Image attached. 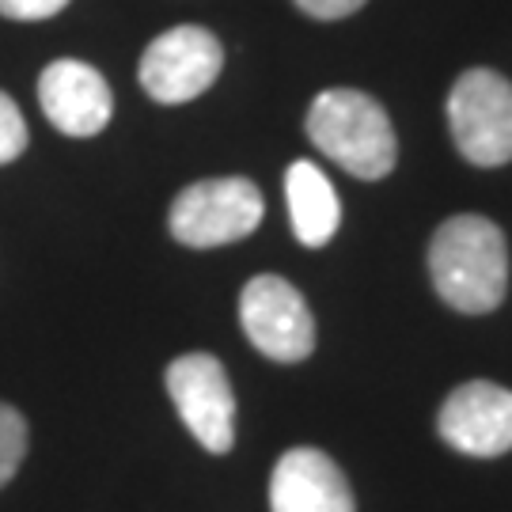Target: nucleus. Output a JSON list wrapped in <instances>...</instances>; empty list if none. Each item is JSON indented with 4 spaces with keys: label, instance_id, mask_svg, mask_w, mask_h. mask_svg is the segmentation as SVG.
I'll return each mask as SVG.
<instances>
[{
    "label": "nucleus",
    "instance_id": "nucleus-9",
    "mask_svg": "<svg viewBox=\"0 0 512 512\" xmlns=\"http://www.w3.org/2000/svg\"><path fill=\"white\" fill-rule=\"evenodd\" d=\"M38 103L50 126L65 137H95L114 114V95L99 69L76 57H61L38 76Z\"/></svg>",
    "mask_w": 512,
    "mask_h": 512
},
{
    "label": "nucleus",
    "instance_id": "nucleus-14",
    "mask_svg": "<svg viewBox=\"0 0 512 512\" xmlns=\"http://www.w3.org/2000/svg\"><path fill=\"white\" fill-rule=\"evenodd\" d=\"M69 0H0V16L19 19V23H35V19H50L65 12Z\"/></svg>",
    "mask_w": 512,
    "mask_h": 512
},
{
    "label": "nucleus",
    "instance_id": "nucleus-12",
    "mask_svg": "<svg viewBox=\"0 0 512 512\" xmlns=\"http://www.w3.org/2000/svg\"><path fill=\"white\" fill-rule=\"evenodd\" d=\"M23 456H27V421L16 406L0 403V490L16 478Z\"/></svg>",
    "mask_w": 512,
    "mask_h": 512
},
{
    "label": "nucleus",
    "instance_id": "nucleus-4",
    "mask_svg": "<svg viewBox=\"0 0 512 512\" xmlns=\"http://www.w3.org/2000/svg\"><path fill=\"white\" fill-rule=\"evenodd\" d=\"M171 236L183 247H224L262 224V194L251 179H205L186 186L171 205Z\"/></svg>",
    "mask_w": 512,
    "mask_h": 512
},
{
    "label": "nucleus",
    "instance_id": "nucleus-1",
    "mask_svg": "<svg viewBox=\"0 0 512 512\" xmlns=\"http://www.w3.org/2000/svg\"><path fill=\"white\" fill-rule=\"evenodd\" d=\"M429 274L440 300L463 315H486L509 289V247L494 220L452 217L429 243Z\"/></svg>",
    "mask_w": 512,
    "mask_h": 512
},
{
    "label": "nucleus",
    "instance_id": "nucleus-15",
    "mask_svg": "<svg viewBox=\"0 0 512 512\" xmlns=\"http://www.w3.org/2000/svg\"><path fill=\"white\" fill-rule=\"evenodd\" d=\"M300 4V12H308L315 19H346L353 16L365 0H296Z\"/></svg>",
    "mask_w": 512,
    "mask_h": 512
},
{
    "label": "nucleus",
    "instance_id": "nucleus-7",
    "mask_svg": "<svg viewBox=\"0 0 512 512\" xmlns=\"http://www.w3.org/2000/svg\"><path fill=\"white\" fill-rule=\"evenodd\" d=\"M239 323L247 330L251 346L281 365L304 361L315 349V323L304 296L277 274L247 281V289L239 296Z\"/></svg>",
    "mask_w": 512,
    "mask_h": 512
},
{
    "label": "nucleus",
    "instance_id": "nucleus-5",
    "mask_svg": "<svg viewBox=\"0 0 512 512\" xmlns=\"http://www.w3.org/2000/svg\"><path fill=\"white\" fill-rule=\"evenodd\" d=\"M167 395L205 452L224 456L236 444V395L213 353H183L167 365Z\"/></svg>",
    "mask_w": 512,
    "mask_h": 512
},
{
    "label": "nucleus",
    "instance_id": "nucleus-6",
    "mask_svg": "<svg viewBox=\"0 0 512 512\" xmlns=\"http://www.w3.org/2000/svg\"><path fill=\"white\" fill-rule=\"evenodd\" d=\"M224 69V50L213 31L183 23L148 42L141 57V88L164 107H179L205 95Z\"/></svg>",
    "mask_w": 512,
    "mask_h": 512
},
{
    "label": "nucleus",
    "instance_id": "nucleus-10",
    "mask_svg": "<svg viewBox=\"0 0 512 512\" xmlns=\"http://www.w3.org/2000/svg\"><path fill=\"white\" fill-rule=\"evenodd\" d=\"M270 512H353V490L319 448H293L270 478Z\"/></svg>",
    "mask_w": 512,
    "mask_h": 512
},
{
    "label": "nucleus",
    "instance_id": "nucleus-8",
    "mask_svg": "<svg viewBox=\"0 0 512 512\" xmlns=\"http://www.w3.org/2000/svg\"><path fill=\"white\" fill-rule=\"evenodd\" d=\"M437 425L440 437L463 456H505L512 452V391L490 380H471L448 395Z\"/></svg>",
    "mask_w": 512,
    "mask_h": 512
},
{
    "label": "nucleus",
    "instance_id": "nucleus-3",
    "mask_svg": "<svg viewBox=\"0 0 512 512\" xmlns=\"http://www.w3.org/2000/svg\"><path fill=\"white\" fill-rule=\"evenodd\" d=\"M448 126L463 160L501 167L512 160V84L494 69H467L448 95Z\"/></svg>",
    "mask_w": 512,
    "mask_h": 512
},
{
    "label": "nucleus",
    "instance_id": "nucleus-11",
    "mask_svg": "<svg viewBox=\"0 0 512 512\" xmlns=\"http://www.w3.org/2000/svg\"><path fill=\"white\" fill-rule=\"evenodd\" d=\"M285 198H289L296 239L304 247H327L338 232L342 205H338L334 183L323 175V167H315L311 160H296L285 175Z\"/></svg>",
    "mask_w": 512,
    "mask_h": 512
},
{
    "label": "nucleus",
    "instance_id": "nucleus-13",
    "mask_svg": "<svg viewBox=\"0 0 512 512\" xmlns=\"http://www.w3.org/2000/svg\"><path fill=\"white\" fill-rule=\"evenodd\" d=\"M27 118H23V110L16 107V99L12 95L0 92V167L19 160L23 152H27Z\"/></svg>",
    "mask_w": 512,
    "mask_h": 512
},
{
    "label": "nucleus",
    "instance_id": "nucleus-2",
    "mask_svg": "<svg viewBox=\"0 0 512 512\" xmlns=\"http://www.w3.org/2000/svg\"><path fill=\"white\" fill-rule=\"evenodd\" d=\"M308 137L327 160L357 179H384L399 156L384 107L353 88H330L315 95L308 110Z\"/></svg>",
    "mask_w": 512,
    "mask_h": 512
}]
</instances>
